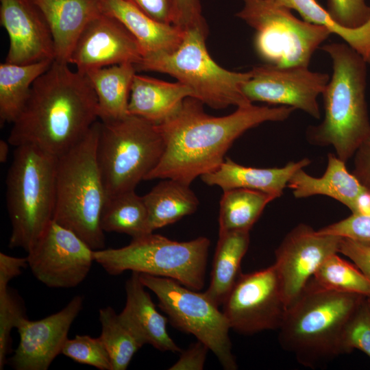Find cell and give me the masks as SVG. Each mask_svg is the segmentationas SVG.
Here are the masks:
<instances>
[{"instance_id":"cell-1","label":"cell","mask_w":370,"mask_h":370,"mask_svg":"<svg viewBox=\"0 0 370 370\" xmlns=\"http://www.w3.org/2000/svg\"><path fill=\"white\" fill-rule=\"evenodd\" d=\"M204 103L189 97L169 119L157 125L164 142V153L145 180L173 179L187 185L216 170L234 142L249 129L267 121H283L293 107L236 108L230 114H206Z\"/></svg>"},{"instance_id":"cell-2","label":"cell","mask_w":370,"mask_h":370,"mask_svg":"<svg viewBox=\"0 0 370 370\" xmlns=\"http://www.w3.org/2000/svg\"><path fill=\"white\" fill-rule=\"evenodd\" d=\"M69 64L54 60L34 82L12 123L10 145H32L58 158L98 121L97 97L88 77Z\"/></svg>"},{"instance_id":"cell-3","label":"cell","mask_w":370,"mask_h":370,"mask_svg":"<svg viewBox=\"0 0 370 370\" xmlns=\"http://www.w3.org/2000/svg\"><path fill=\"white\" fill-rule=\"evenodd\" d=\"M321 49L330 57L332 74L322 96L323 121L306 130L309 143L332 146L336 156L346 162L370 136L366 101L367 63L347 43L333 42Z\"/></svg>"},{"instance_id":"cell-4","label":"cell","mask_w":370,"mask_h":370,"mask_svg":"<svg viewBox=\"0 0 370 370\" xmlns=\"http://www.w3.org/2000/svg\"><path fill=\"white\" fill-rule=\"evenodd\" d=\"M365 297L323 289L309 282L287 308L278 329L280 345L310 368L345 354V327Z\"/></svg>"},{"instance_id":"cell-5","label":"cell","mask_w":370,"mask_h":370,"mask_svg":"<svg viewBox=\"0 0 370 370\" xmlns=\"http://www.w3.org/2000/svg\"><path fill=\"white\" fill-rule=\"evenodd\" d=\"M99 129L97 121L79 142L57 158L53 216L92 250L105 247L100 218L107 195L97 158Z\"/></svg>"},{"instance_id":"cell-6","label":"cell","mask_w":370,"mask_h":370,"mask_svg":"<svg viewBox=\"0 0 370 370\" xmlns=\"http://www.w3.org/2000/svg\"><path fill=\"white\" fill-rule=\"evenodd\" d=\"M57 158L32 145L15 147L6 177L10 248L28 252L53 220Z\"/></svg>"},{"instance_id":"cell-7","label":"cell","mask_w":370,"mask_h":370,"mask_svg":"<svg viewBox=\"0 0 370 370\" xmlns=\"http://www.w3.org/2000/svg\"><path fill=\"white\" fill-rule=\"evenodd\" d=\"M207 34L208 29L201 28L186 30L175 51L144 56L135 65L136 71L169 75L190 88L195 98L214 109L252 104L241 90V85L251 76L250 71L235 72L219 66L207 50Z\"/></svg>"},{"instance_id":"cell-8","label":"cell","mask_w":370,"mask_h":370,"mask_svg":"<svg viewBox=\"0 0 370 370\" xmlns=\"http://www.w3.org/2000/svg\"><path fill=\"white\" fill-rule=\"evenodd\" d=\"M209 247L206 237L179 242L151 232L132 238L123 247L94 250L93 258L111 275L132 271L171 278L200 291L204 286Z\"/></svg>"},{"instance_id":"cell-9","label":"cell","mask_w":370,"mask_h":370,"mask_svg":"<svg viewBox=\"0 0 370 370\" xmlns=\"http://www.w3.org/2000/svg\"><path fill=\"white\" fill-rule=\"evenodd\" d=\"M164 150L163 138L152 122L129 114L100 121L97 158L107 197L135 190Z\"/></svg>"},{"instance_id":"cell-10","label":"cell","mask_w":370,"mask_h":370,"mask_svg":"<svg viewBox=\"0 0 370 370\" xmlns=\"http://www.w3.org/2000/svg\"><path fill=\"white\" fill-rule=\"evenodd\" d=\"M241 1L243 7L236 16L255 29V50L265 64L308 66L315 51L332 34L272 1Z\"/></svg>"},{"instance_id":"cell-11","label":"cell","mask_w":370,"mask_h":370,"mask_svg":"<svg viewBox=\"0 0 370 370\" xmlns=\"http://www.w3.org/2000/svg\"><path fill=\"white\" fill-rule=\"evenodd\" d=\"M139 278L143 285L156 295L160 309L174 327L204 343L225 369H237L232 352L229 323L204 292L190 289L168 278L145 273H139Z\"/></svg>"},{"instance_id":"cell-12","label":"cell","mask_w":370,"mask_h":370,"mask_svg":"<svg viewBox=\"0 0 370 370\" xmlns=\"http://www.w3.org/2000/svg\"><path fill=\"white\" fill-rule=\"evenodd\" d=\"M222 305L230 328L238 333L279 329L287 307L274 264L241 273Z\"/></svg>"},{"instance_id":"cell-13","label":"cell","mask_w":370,"mask_h":370,"mask_svg":"<svg viewBox=\"0 0 370 370\" xmlns=\"http://www.w3.org/2000/svg\"><path fill=\"white\" fill-rule=\"evenodd\" d=\"M93 251L76 234L52 220L27 252L28 267L48 287L73 288L88 275L95 262Z\"/></svg>"},{"instance_id":"cell-14","label":"cell","mask_w":370,"mask_h":370,"mask_svg":"<svg viewBox=\"0 0 370 370\" xmlns=\"http://www.w3.org/2000/svg\"><path fill=\"white\" fill-rule=\"evenodd\" d=\"M241 90L250 102H265L301 110L320 119L317 98L322 95L330 77L314 72L308 66H276L264 64L254 67Z\"/></svg>"},{"instance_id":"cell-15","label":"cell","mask_w":370,"mask_h":370,"mask_svg":"<svg viewBox=\"0 0 370 370\" xmlns=\"http://www.w3.org/2000/svg\"><path fill=\"white\" fill-rule=\"evenodd\" d=\"M341 238L319 234L305 223L298 224L284 236L275 251L273 264L287 308L303 293L324 261L338 253Z\"/></svg>"},{"instance_id":"cell-16","label":"cell","mask_w":370,"mask_h":370,"mask_svg":"<svg viewBox=\"0 0 370 370\" xmlns=\"http://www.w3.org/2000/svg\"><path fill=\"white\" fill-rule=\"evenodd\" d=\"M81 295L60 310L42 319H23L16 328L19 343L10 364L16 370H47L60 354L71 326L83 308Z\"/></svg>"},{"instance_id":"cell-17","label":"cell","mask_w":370,"mask_h":370,"mask_svg":"<svg viewBox=\"0 0 370 370\" xmlns=\"http://www.w3.org/2000/svg\"><path fill=\"white\" fill-rule=\"evenodd\" d=\"M143 58L141 48L127 29L103 12L86 25L72 52L69 64L77 71H88L124 63L137 64Z\"/></svg>"},{"instance_id":"cell-18","label":"cell","mask_w":370,"mask_h":370,"mask_svg":"<svg viewBox=\"0 0 370 370\" xmlns=\"http://www.w3.org/2000/svg\"><path fill=\"white\" fill-rule=\"evenodd\" d=\"M0 22L9 37L6 62L27 64L55 60L50 28L31 0H0Z\"/></svg>"},{"instance_id":"cell-19","label":"cell","mask_w":370,"mask_h":370,"mask_svg":"<svg viewBox=\"0 0 370 370\" xmlns=\"http://www.w3.org/2000/svg\"><path fill=\"white\" fill-rule=\"evenodd\" d=\"M345 163L335 153H330L326 170L321 177H314L300 169L290 178L287 187L293 190L295 198L324 195L343 204L352 214L370 212V195L347 171Z\"/></svg>"},{"instance_id":"cell-20","label":"cell","mask_w":370,"mask_h":370,"mask_svg":"<svg viewBox=\"0 0 370 370\" xmlns=\"http://www.w3.org/2000/svg\"><path fill=\"white\" fill-rule=\"evenodd\" d=\"M126 303L119 314L121 321L144 345L149 344L161 352H181L166 330L167 319L158 312L139 273L132 272L125 282Z\"/></svg>"},{"instance_id":"cell-21","label":"cell","mask_w":370,"mask_h":370,"mask_svg":"<svg viewBox=\"0 0 370 370\" xmlns=\"http://www.w3.org/2000/svg\"><path fill=\"white\" fill-rule=\"evenodd\" d=\"M31 1L49 25L55 45V60L69 64L82 32L92 18L103 12L101 0Z\"/></svg>"},{"instance_id":"cell-22","label":"cell","mask_w":370,"mask_h":370,"mask_svg":"<svg viewBox=\"0 0 370 370\" xmlns=\"http://www.w3.org/2000/svg\"><path fill=\"white\" fill-rule=\"evenodd\" d=\"M102 10L119 21L133 35L147 55L171 53L181 45L185 31L179 27L158 22L127 0H101Z\"/></svg>"},{"instance_id":"cell-23","label":"cell","mask_w":370,"mask_h":370,"mask_svg":"<svg viewBox=\"0 0 370 370\" xmlns=\"http://www.w3.org/2000/svg\"><path fill=\"white\" fill-rule=\"evenodd\" d=\"M310 162L306 158L297 162H289L283 167L255 168L241 165L226 158L216 170L200 177L206 184L219 186L223 190L248 188L262 191L278 198L283 194L292 175Z\"/></svg>"},{"instance_id":"cell-24","label":"cell","mask_w":370,"mask_h":370,"mask_svg":"<svg viewBox=\"0 0 370 370\" xmlns=\"http://www.w3.org/2000/svg\"><path fill=\"white\" fill-rule=\"evenodd\" d=\"M195 98L193 90L180 82H169L135 74L131 86L127 114L160 124L180 108L184 100Z\"/></svg>"},{"instance_id":"cell-25","label":"cell","mask_w":370,"mask_h":370,"mask_svg":"<svg viewBox=\"0 0 370 370\" xmlns=\"http://www.w3.org/2000/svg\"><path fill=\"white\" fill-rule=\"evenodd\" d=\"M249 231L219 232L210 285L205 294L222 305L241 274V264L249 245Z\"/></svg>"},{"instance_id":"cell-26","label":"cell","mask_w":370,"mask_h":370,"mask_svg":"<svg viewBox=\"0 0 370 370\" xmlns=\"http://www.w3.org/2000/svg\"><path fill=\"white\" fill-rule=\"evenodd\" d=\"M162 180L143 196L151 233L194 213L199 206L190 185L173 179Z\"/></svg>"},{"instance_id":"cell-27","label":"cell","mask_w":370,"mask_h":370,"mask_svg":"<svg viewBox=\"0 0 370 370\" xmlns=\"http://www.w3.org/2000/svg\"><path fill=\"white\" fill-rule=\"evenodd\" d=\"M134 64L124 63L88 71V77L98 101L101 121L127 115L131 86L136 74Z\"/></svg>"},{"instance_id":"cell-28","label":"cell","mask_w":370,"mask_h":370,"mask_svg":"<svg viewBox=\"0 0 370 370\" xmlns=\"http://www.w3.org/2000/svg\"><path fill=\"white\" fill-rule=\"evenodd\" d=\"M54 61V60H53ZM45 60L32 64H0V123H13L21 112L33 84L51 65Z\"/></svg>"},{"instance_id":"cell-29","label":"cell","mask_w":370,"mask_h":370,"mask_svg":"<svg viewBox=\"0 0 370 370\" xmlns=\"http://www.w3.org/2000/svg\"><path fill=\"white\" fill-rule=\"evenodd\" d=\"M276 197L248 188L223 190L219 208V231H250L266 206Z\"/></svg>"},{"instance_id":"cell-30","label":"cell","mask_w":370,"mask_h":370,"mask_svg":"<svg viewBox=\"0 0 370 370\" xmlns=\"http://www.w3.org/2000/svg\"><path fill=\"white\" fill-rule=\"evenodd\" d=\"M100 225L104 232L123 233L132 238L151 233L143 196L138 195L135 190L107 197Z\"/></svg>"},{"instance_id":"cell-31","label":"cell","mask_w":370,"mask_h":370,"mask_svg":"<svg viewBox=\"0 0 370 370\" xmlns=\"http://www.w3.org/2000/svg\"><path fill=\"white\" fill-rule=\"evenodd\" d=\"M295 10L302 19L323 26L341 37L370 64V19L362 27L349 29L338 25L316 0H270Z\"/></svg>"},{"instance_id":"cell-32","label":"cell","mask_w":370,"mask_h":370,"mask_svg":"<svg viewBox=\"0 0 370 370\" xmlns=\"http://www.w3.org/2000/svg\"><path fill=\"white\" fill-rule=\"evenodd\" d=\"M99 336L110 357L112 370H125L143 345L121 321L114 309L106 306L99 311Z\"/></svg>"},{"instance_id":"cell-33","label":"cell","mask_w":370,"mask_h":370,"mask_svg":"<svg viewBox=\"0 0 370 370\" xmlns=\"http://www.w3.org/2000/svg\"><path fill=\"white\" fill-rule=\"evenodd\" d=\"M337 254L324 261L310 282L323 289L370 298V279Z\"/></svg>"},{"instance_id":"cell-34","label":"cell","mask_w":370,"mask_h":370,"mask_svg":"<svg viewBox=\"0 0 370 370\" xmlns=\"http://www.w3.org/2000/svg\"><path fill=\"white\" fill-rule=\"evenodd\" d=\"M27 317L25 302L17 291L9 286L0 288V369L8 362L12 353L11 332Z\"/></svg>"},{"instance_id":"cell-35","label":"cell","mask_w":370,"mask_h":370,"mask_svg":"<svg viewBox=\"0 0 370 370\" xmlns=\"http://www.w3.org/2000/svg\"><path fill=\"white\" fill-rule=\"evenodd\" d=\"M62 354L80 364L100 370H112L110 355L99 336L93 338L86 334H77L73 338H68Z\"/></svg>"},{"instance_id":"cell-36","label":"cell","mask_w":370,"mask_h":370,"mask_svg":"<svg viewBox=\"0 0 370 370\" xmlns=\"http://www.w3.org/2000/svg\"><path fill=\"white\" fill-rule=\"evenodd\" d=\"M345 353L356 349L370 358V301L365 297L350 317L345 329Z\"/></svg>"},{"instance_id":"cell-37","label":"cell","mask_w":370,"mask_h":370,"mask_svg":"<svg viewBox=\"0 0 370 370\" xmlns=\"http://www.w3.org/2000/svg\"><path fill=\"white\" fill-rule=\"evenodd\" d=\"M326 10L341 27L355 29L370 19V5L365 0H327Z\"/></svg>"},{"instance_id":"cell-38","label":"cell","mask_w":370,"mask_h":370,"mask_svg":"<svg viewBox=\"0 0 370 370\" xmlns=\"http://www.w3.org/2000/svg\"><path fill=\"white\" fill-rule=\"evenodd\" d=\"M317 232L347 238L370 246V212L352 214L338 222L328 225Z\"/></svg>"},{"instance_id":"cell-39","label":"cell","mask_w":370,"mask_h":370,"mask_svg":"<svg viewBox=\"0 0 370 370\" xmlns=\"http://www.w3.org/2000/svg\"><path fill=\"white\" fill-rule=\"evenodd\" d=\"M173 4L174 25L184 31L192 28L208 29L200 0H173Z\"/></svg>"},{"instance_id":"cell-40","label":"cell","mask_w":370,"mask_h":370,"mask_svg":"<svg viewBox=\"0 0 370 370\" xmlns=\"http://www.w3.org/2000/svg\"><path fill=\"white\" fill-rule=\"evenodd\" d=\"M338 253L349 258L370 279V246L342 237Z\"/></svg>"},{"instance_id":"cell-41","label":"cell","mask_w":370,"mask_h":370,"mask_svg":"<svg viewBox=\"0 0 370 370\" xmlns=\"http://www.w3.org/2000/svg\"><path fill=\"white\" fill-rule=\"evenodd\" d=\"M151 18L173 25V0H127Z\"/></svg>"},{"instance_id":"cell-42","label":"cell","mask_w":370,"mask_h":370,"mask_svg":"<svg viewBox=\"0 0 370 370\" xmlns=\"http://www.w3.org/2000/svg\"><path fill=\"white\" fill-rule=\"evenodd\" d=\"M210 349L202 342L195 343L182 352L179 360L169 370H201L204 368L207 354Z\"/></svg>"},{"instance_id":"cell-43","label":"cell","mask_w":370,"mask_h":370,"mask_svg":"<svg viewBox=\"0 0 370 370\" xmlns=\"http://www.w3.org/2000/svg\"><path fill=\"white\" fill-rule=\"evenodd\" d=\"M353 157L352 173L370 195V136L361 144Z\"/></svg>"},{"instance_id":"cell-44","label":"cell","mask_w":370,"mask_h":370,"mask_svg":"<svg viewBox=\"0 0 370 370\" xmlns=\"http://www.w3.org/2000/svg\"><path fill=\"white\" fill-rule=\"evenodd\" d=\"M28 266L27 257H14L0 253V288L9 286L10 282Z\"/></svg>"},{"instance_id":"cell-45","label":"cell","mask_w":370,"mask_h":370,"mask_svg":"<svg viewBox=\"0 0 370 370\" xmlns=\"http://www.w3.org/2000/svg\"><path fill=\"white\" fill-rule=\"evenodd\" d=\"M9 143L8 141L0 140V162L5 163L7 161L9 153Z\"/></svg>"},{"instance_id":"cell-46","label":"cell","mask_w":370,"mask_h":370,"mask_svg":"<svg viewBox=\"0 0 370 370\" xmlns=\"http://www.w3.org/2000/svg\"><path fill=\"white\" fill-rule=\"evenodd\" d=\"M369 301H370V298H369Z\"/></svg>"}]
</instances>
